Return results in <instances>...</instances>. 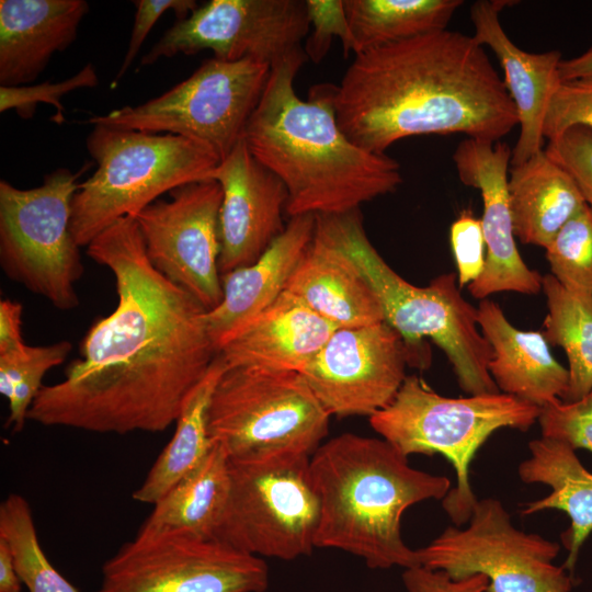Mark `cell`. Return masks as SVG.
<instances>
[{"instance_id": "obj_1", "label": "cell", "mask_w": 592, "mask_h": 592, "mask_svg": "<svg viewBox=\"0 0 592 592\" xmlns=\"http://www.w3.org/2000/svg\"><path fill=\"white\" fill-rule=\"evenodd\" d=\"M87 254L113 273L116 307L88 329L65 378L42 387L27 420L94 433L163 432L218 354L208 310L155 269L134 217L104 229Z\"/></svg>"}, {"instance_id": "obj_2", "label": "cell", "mask_w": 592, "mask_h": 592, "mask_svg": "<svg viewBox=\"0 0 592 592\" xmlns=\"http://www.w3.org/2000/svg\"><path fill=\"white\" fill-rule=\"evenodd\" d=\"M334 104L345 136L380 155L421 135L499 141L519 125L485 46L447 29L355 55Z\"/></svg>"}, {"instance_id": "obj_3", "label": "cell", "mask_w": 592, "mask_h": 592, "mask_svg": "<svg viewBox=\"0 0 592 592\" xmlns=\"http://www.w3.org/2000/svg\"><path fill=\"white\" fill-rule=\"evenodd\" d=\"M304 48L271 68L243 139L251 153L286 186L285 214L341 215L402 182L400 164L386 153L352 143L338 124L337 86H315L307 101L294 79L306 61Z\"/></svg>"}, {"instance_id": "obj_4", "label": "cell", "mask_w": 592, "mask_h": 592, "mask_svg": "<svg viewBox=\"0 0 592 592\" xmlns=\"http://www.w3.org/2000/svg\"><path fill=\"white\" fill-rule=\"evenodd\" d=\"M319 499L317 548L339 549L368 568L407 569L419 565L402 538L401 520L412 505L443 500L451 480L411 467L383 437L343 433L310 456Z\"/></svg>"}, {"instance_id": "obj_5", "label": "cell", "mask_w": 592, "mask_h": 592, "mask_svg": "<svg viewBox=\"0 0 592 592\" xmlns=\"http://www.w3.org/2000/svg\"><path fill=\"white\" fill-rule=\"evenodd\" d=\"M316 229L345 252L367 280L385 322L410 349L413 366H429L421 356L423 341L429 339L445 353L464 392H499L488 372L491 346L478 326L477 308L460 294L457 275H439L423 287L407 282L371 243L360 208L316 216Z\"/></svg>"}, {"instance_id": "obj_6", "label": "cell", "mask_w": 592, "mask_h": 592, "mask_svg": "<svg viewBox=\"0 0 592 592\" xmlns=\"http://www.w3.org/2000/svg\"><path fill=\"white\" fill-rule=\"evenodd\" d=\"M542 408L503 392L451 398L410 375L394 400L369 417L372 429L406 457L444 456L456 473V485L442 500L455 526L465 525L478 500L469 480V466L478 449L496 431H527Z\"/></svg>"}, {"instance_id": "obj_7", "label": "cell", "mask_w": 592, "mask_h": 592, "mask_svg": "<svg viewBox=\"0 0 592 592\" xmlns=\"http://www.w3.org/2000/svg\"><path fill=\"white\" fill-rule=\"evenodd\" d=\"M87 148L95 172L79 183L70 230L79 247L119 218L135 217L163 193L213 180L217 153L203 143L172 134L93 125Z\"/></svg>"}, {"instance_id": "obj_8", "label": "cell", "mask_w": 592, "mask_h": 592, "mask_svg": "<svg viewBox=\"0 0 592 592\" xmlns=\"http://www.w3.org/2000/svg\"><path fill=\"white\" fill-rule=\"evenodd\" d=\"M330 417L300 373L227 366L212 394L207 426L229 458L311 456Z\"/></svg>"}, {"instance_id": "obj_9", "label": "cell", "mask_w": 592, "mask_h": 592, "mask_svg": "<svg viewBox=\"0 0 592 592\" xmlns=\"http://www.w3.org/2000/svg\"><path fill=\"white\" fill-rule=\"evenodd\" d=\"M228 502L215 535L240 551L281 560L311 554L319 499L310 455L229 458Z\"/></svg>"}, {"instance_id": "obj_10", "label": "cell", "mask_w": 592, "mask_h": 592, "mask_svg": "<svg viewBox=\"0 0 592 592\" xmlns=\"http://www.w3.org/2000/svg\"><path fill=\"white\" fill-rule=\"evenodd\" d=\"M81 173L58 168L31 189L0 181L2 271L60 310L79 305L75 285L83 264L70 223Z\"/></svg>"}, {"instance_id": "obj_11", "label": "cell", "mask_w": 592, "mask_h": 592, "mask_svg": "<svg viewBox=\"0 0 592 592\" xmlns=\"http://www.w3.org/2000/svg\"><path fill=\"white\" fill-rule=\"evenodd\" d=\"M271 68L255 59L213 57L161 95L92 116L88 123L194 139L212 148L221 161L243 138Z\"/></svg>"}, {"instance_id": "obj_12", "label": "cell", "mask_w": 592, "mask_h": 592, "mask_svg": "<svg viewBox=\"0 0 592 592\" xmlns=\"http://www.w3.org/2000/svg\"><path fill=\"white\" fill-rule=\"evenodd\" d=\"M466 524L415 549L419 565L453 578L482 574L487 592H572L573 578L554 563L560 545L516 528L499 499H478Z\"/></svg>"}, {"instance_id": "obj_13", "label": "cell", "mask_w": 592, "mask_h": 592, "mask_svg": "<svg viewBox=\"0 0 592 592\" xmlns=\"http://www.w3.org/2000/svg\"><path fill=\"white\" fill-rule=\"evenodd\" d=\"M262 558L217 539L136 534L101 569L93 592H264Z\"/></svg>"}, {"instance_id": "obj_14", "label": "cell", "mask_w": 592, "mask_h": 592, "mask_svg": "<svg viewBox=\"0 0 592 592\" xmlns=\"http://www.w3.org/2000/svg\"><path fill=\"white\" fill-rule=\"evenodd\" d=\"M309 30L306 0H210L177 20L140 66L209 49L220 60L255 59L272 67L301 50Z\"/></svg>"}, {"instance_id": "obj_15", "label": "cell", "mask_w": 592, "mask_h": 592, "mask_svg": "<svg viewBox=\"0 0 592 592\" xmlns=\"http://www.w3.org/2000/svg\"><path fill=\"white\" fill-rule=\"evenodd\" d=\"M134 218L147 257L169 281L212 310L223 299L218 218L223 190L216 180L179 186Z\"/></svg>"}, {"instance_id": "obj_16", "label": "cell", "mask_w": 592, "mask_h": 592, "mask_svg": "<svg viewBox=\"0 0 592 592\" xmlns=\"http://www.w3.org/2000/svg\"><path fill=\"white\" fill-rule=\"evenodd\" d=\"M410 349L387 322L339 328L300 372L330 415L372 417L396 397Z\"/></svg>"}, {"instance_id": "obj_17", "label": "cell", "mask_w": 592, "mask_h": 592, "mask_svg": "<svg viewBox=\"0 0 592 592\" xmlns=\"http://www.w3.org/2000/svg\"><path fill=\"white\" fill-rule=\"evenodd\" d=\"M511 156L505 143L476 138H465L453 153L460 182L479 190L483 204L486 264L468 285L478 299L500 292L537 295L542 291L543 276L525 264L516 247L508 194Z\"/></svg>"}, {"instance_id": "obj_18", "label": "cell", "mask_w": 592, "mask_h": 592, "mask_svg": "<svg viewBox=\"0 0 592 592\" xmlns=\"http://www.w3.org/2000/svg\"><path fill=\"white\" fill-rule=\"evenodd\" d=\"M223 190L218 218L220 274L254 263L284 231L288 193L242 138L213 171Z\"/></svg>"}, {"instance_id": "obj_19", "label": "cell", "mask_w": 592, "mask_h": 592, "mask_svg": "<svg viewBox=\"0 0 592 592\" xmlns=\"http://www.w3.org/2000/svg\"><path fill=\"white\" fill-rule=\"evenodd\" d=\"M508 1L479 0L470 7L474 38L488 46L499 60L504 86L515 106L520 135L512 149L511 166L524 163L544 149L543 125L549 101L560 83L559 50L527 53L504 32L500 11Z\"/></svg>"}, {"instance_id": "obj_20", "label": "cell", "mask_w": 592, "mask_h": 592, "mask_svg": "<svg viewBox=\"0 0 592 592\" xmlns=\"http://www.w3.org/2000/svg\"><path fill=\"white\" fill-rule=\"evenodd\" d=\"M339 329L284 291L228 339L218 353L227 366L300 373Z\"/></svg>"}, {"instance_id": "obj_21", "label": "cell", "mask_w": 592, "mask_h": 592, "mask_svg": "<svg viewBox=\"0 0 592 592\" xmlns=\"http://www.w3.org/2000/svg\"><path fill=\"white\" fill-rule=\"evenodd\" d=\"M315 230V215L292 217L254 263L221 275L223 299L206 312L208 332L217 352L285 291Z\"/></svg>"}, {"instance_id": "obj_22", "label": "cell", "mask_w": 592, "mask_h": 592, "mask_svg": "<svg viewBox=\"0 0 592 592\" xmlns=\"http://www.w3.org/2000/svg\"><path fill=\"white\" fill-rule=\"evenodd\" d=\"M89 11L86 0L0 1V86H27L67 49Z\"/></svg>"}, {"instance_id": "obj_23", "label": "cell", "mask_w": 592, "mask_h": 592, "mask_svg": "<svg viewBox=\"0 0 592 592\" xmlns=\"http://www.w3.org/2000/svg\"><path fill=\"white\" fill-rule=\"evenodd\" d=\"M478 326L492 350L488 372L500 392L540 408L561 399L569 373L553 355L542 331H524L506 319L493 300L481 299Z\"/></svg>"}, {"instance_id": "obj_24", "label": "cell", "mask_w": 592, "mask_h": 592, "mask_svg": "<svg viewBox=\"0 0 592 592\" xmlns=\"http://www.w3.org/2000/svg\"><path fill=\"white\" fill-rule=\"evenodd\" d=\"M285 291L338 328L385 321L380 303L362 272L317 229Z\"/></svg>"}, {"instance_id": "obj_25", "label": "cell", "mask_w": 592, "mask_h": 592, "mask_svg": "<svg viewBox=\"0 0 592 592\" xmlns=\"http://www.w3.org/2000/svg\"><path fill=\"white\" fill-rule=\"evenodd\" d=\"M530 457L517 468L525 483H542L550 492L523 504L521 514L532 515L545 510H559L567 514L570 525L561 534L567 550L562 565L573 572L580 549L592 533V473L581 463L577 451L553 439L540 436L528 443Z\"/></svg>"}, {"instance_id": "obj_26", "label": "cell", "mask_w": 592, "mask_h": 592, "mask_svg": "<svg viewBox=\"0 0 592 592\" xmlns=\"http://www.w3.org/2000/svg\"><path fill=\"white\" fill-rule=\"evenodd\" d=\"M508 194L515 238L544 249L585 205L571 177L544 149L512 166Z\"/></svg>"}, {"instance_id": "obj_27", "label": "cell", "mask_w": 592, "mask_h": 592, "mask_svg": "<svg viewBox=\"0 0 592 592\" xmlns=\"http://www.w3.org/2000/svg\"><path fill=\"white\" fill-rule=\"evenodd\" d=\"M230 489L229 456L213 441L203 462L153 504L137 534L215 539Z\"/></svg>"}, {"instance_id": "obj_28", "label": "cell", "mask_w": 592, "mask_h": 592, "mask_svg": "<svg viewBox=\"0 0 592 592\" xmlns=\"http://www.w3.org/2000/svg\"><path fill=\"white\" fill-rule=\"evenodd\" d=\"M227 367L218 353L204 378L186 397L175 421V430L141 485L133 492L137 502L155 504L206 457L213 441L207 412L214 388Z\"/></svg>"}, {"instance_id": "obj_29", "label": "cell", "mask_w": 592, "mask_h": 592, "mask_svg": "<svg viewBox=\"0 0 592 592\" xmlns=\"http://www.w3.org/2000/svg\"><path fill=\"white\" fill-rule=\"evenodd\" d=\"M462 0H343L355 55L446 30Z\"/></svg>"}, {"instance_id": "obj_30", "label": "cell", "mask_w": 592, "mask_h": 592, "mask_svg": "<svg viewBox=\"0 0 592 592\" xmlns=\"http://www.w3.org/2000/svg\"><path fill=\"white\" fill-rule=\"evenodd\" d=\"M542 291L548 309L542 333L565 351L569 385L563 401H576L592 389V295L568 291L551 274L542 277Z\"/></svg>"}, {"instance_id": "obj_31", "label": "cell", "mask_w": 592, "mask_h": 592, "mask_svg": "<svg viewBox=\"0 0 592 592\" xmlns=\"http://www.w3.org/2000/svg\"><path fill=\"white\" fill-rule=\"evenodd\" d=\"M0 537L10 545L29 592H79L46 557L32 509L21 494L10 493L0 504Z\"/></svg>"}, {"instance_id": "obj_32", "label": "cell", "mask_w": 592, "mask_h": 592, "mask_svg": "<svg viewBox=\"0 0 592 592\" xmlns=\"http://www.w3.org/2000/svg\"><path fill=\"white\" fill-rule=\"evenodd\" d=\"M72 345L62 340L48 345L30 346L20 353L0 356V392L9 403L7 428L23 430L30 408L44 386L46 373L65 362Z\"/></svg>"}, {"instance_id": "obj_33", "label": "cell", "mask_w": 592, "mask_h": 592, "mask_svg": "<svg viewBox=\"0 0 592 592\" xmlns=\"http://www.w3.org/2000/svg\"><path fill=\"white\" fill-rule=\"evenodd\" d=\"M545 250L550 274L565 288L592 295V209L587 204Z\"/></svg>"}, {"instance_id": "obj_34", "label": "cell", "mask_w": 592, "mask_h": 592, "mask_svg": "<svg viewBox=\"0 0 592 592\" xmlns=\"http://www.w3.org/2000/svg\"><path fill=\"white\" fill-rule=\"evenodd\" d=\"M99 84L96 70L92 64L86 65L80 71L68 79L58 82H43L38 84L3 87L0 86V112L15 111L23 118H32L37 104L53 105L56 113L52 121L56 124L65 122V109L60 99L81 88H93Z\"/></svg>"}, {"instance_id": "obj_35", "label": "cell", "mask_w": 592, "mask_h": 592, "mask_svg": "<svg viewBox=\"0 0 592 592\" xmlns=\"http://www.w3.org/2000/svg\"><path fill=\"white\" fill-rule=\"evenodd\" d=\"M537 422L543 437L592 453V389L576 401L557 399L548 403Z\"/></svg>"}, {"instance_id": "obj_36", "label": "cell", "mask_w": 592, "mask_h": 592, "mask_svg": "<svg viewBox=\"0 0 592 592\" xmlns=\"http://www.w3.org/2000/svg\"><path fill=\"white\" fill-rule=\"evenodd\" d=\"M573 126L592 130V77L560 81L547 107L543 136L553 140Z\"/></svg>"}, {"instance_id": "obj_37", "label": "cell", "mask_w": 592, "mask_h": 592, "mask_svg": "<svg viewBox=\"0 0 592 592\" xmlns=\"http://www.w3.org/2000/svg\"><path fill=\"white\" fill-rule=\"evenodd\" d=\"M544 151L571 177L585 204L592 209V130L573 126L548 140Z\"/></svg>"}, {"instance_id": "obj_38", "label": "cell", "mask_w": 592, "mask_h": 592, "mask_svg": "<svg viewBox=\"0 0 592 592\" xmlns=\"http://www.w3.org/2000/svg\"><path fill=\"white\" fill-rule=\"evenodd\" d=\"M306 5L312 27L304 46L307 58L314 62L321 61L334 36L341 38L346 57L351 52V35L343 0H306Z\"/></svg>"}, {"instance_id": "obj_39", "label": "cell", "mask_w": 592, "mask_h": 592, "mask_svg": "<svg viewBox=\"0 0 592 592\" xmlns=\"http://www.w3.org/2000/svg\"><path fill=\"white\" fill-rule=\"evenodd\" d=\"M459 288L476 281L485 269L486 243L480 219L463 210L449 229Z\"/></svg>"}, {"instance_id": "obj_40", "label": "cell", "mask_w": 592, "mask_h": 592, "mask_svg": "<svg viewBox=\"0 0 592 592\" xmlns=\"http://www.w3.org/2000/svg\"><path fill=\"white\" fill-rule=\"evenodd\" d=\"M133 2L136 11L130 38L123 62L112 81V88H115L128 71L150 30L166 12L173 11L177 20H183L198 7L194 0H136Z\"/></svg>"}, {"instance_id": "obj_41", "label": "cell", "mask_w": 592, "mask_h": 592, "mask_svg": "<svg viewBox=\"0 0 592 592\" xmlns=\"http://www.w3.org/2000/svg\"><path fill=\"white\" fill-rule=\"evenodd\" d=\"M406 592H487L489 581L482 574L453 578L443 570L417 565L402 572Z\"/></svg>"}, {"instance_id": "obj_42", "label": "cell", "mask_w": 592, "mask_h": 592, "mask_svg": "<svg viewBox=\"0 0 592 592\" xmlns=\"http://www.w3.org/2000/svg\"><path fill=\"white\" fill-rule=\"evenodd\" d=\"M23 305L11 299L0 301V356L23 352L27 345L22 334Z\"/></svg>"}, {"instance_id": "obj_43", "label": "cell", "mask_w": 592, "mask_h": 592, "mask_svg": "<svg viewBox=\"0 0 592 592\" xmlns=\"http://www.w3.org/2000/svg\"><path fill=\"white\" fill-rule=\"evenodd\" d=\"M22 581L8 542L0 537V592H20Z\"/></svg>"}, {"instance_id": "obj_44", "label": "cell", "mask_w": 592, "mask_h": 592, "mask_svg": "<svg viewBox=\"0 0 592 592\" xmlns=\"http://www.w3.org/2000/svg\"><path fill=\"white\" fill-rule=\"evenodd\" d=\"M560 81L592 77V46L580 56L562 59L559 65Z\"/></svg>"}]
</instances>
